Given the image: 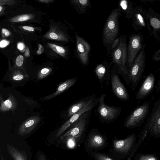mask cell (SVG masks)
<instances>
[{
  "mask_svg": "<svg viewBox=\"0 0 160 160\" xmlns=\"http://www.w3.org/2000/svg\"><path fill=\"white\" fill-rule=\"evenodd\" d=\"M143 38L140 33L133 34L130 37L127 48V65L130 67L143 45Z\"/></svg>",
  "mask_w": 160,
  "mask_h": 160,
  "instance_id": "6",
  "label": "cell"
},
{
  "mask_svg": "<svg viewBox=\"0 0 160 160\" xmlns=\"http://www.w3.org/2000/svg\"><path fill=\"white\" fill-rule=\"evenodd\" d=\"M150 102L149 100L144 102L131 113L126 121V127L133 128L140 125L148 114Z\"/></svg>",
  "mask_w": 160,
  "mask_h": 160,
  "instance_id": "4",
  "label": "cell"
},
{
  "mask_svg": "<svg viewBox=\"0 0 160 160\" xmlns=\"http://www.w3.org/2000/svg\"><path fill=\"white\" fill-rule=\"evenodd\" d=\"M39 160H46L44 156L43 155H39Z\"/></svg>",
  "mask_w": 160,
  "mask_h": 160,
  "instance_id": "42",
  "label": "cell"
},
{
  "mask_svg": "<svg viewBox=\"0 0 160 160\" xmlns=\"http://www.w3.org/2000/svg\"><path fill=\"white\" fill-rule=\"evenodd\" d=\"M153 60L155 61L160 60V49L157 51L152 57Z\"/></svg>",
  "mask_w": 160,
  "mask_h": 160,
  "instance_id": "33",
  "label": "cell"
},
{
  "mask_svg": "<svg viewBox=\"0 0 160 160\" xmlns=\"http://www.w3.org/2000/svg\"><path fill=\"white\" fill-rule=\"evenodd\" d=\"M9 42L8 41L3 40L1 41L0 43V46L1 48H3L7 46L9 44Z\"/></svg>",
  "mask_w": 160,
  "mask_h": 160,
  "instance_id": "34",
  "label": "cell"
},
{
  "mask_svg": "<svg viewBox=\"0 0 160 160\" xmlns=\"http://www.w3.org/2000/svg\"><path fill=\"white\" fill-rule=\"evenodd\" d=\"M77 49L78 56L82 63L86 64L88 59V54L90 50L89 44L82 37L76 35Z\"/></svg>",
  "mask_w": 160,
  "mask_h": 160,
  "instance_id": "13",
  "label": "cell"
},
{
  "mask_svg": "<svg viewBox=\"0 0 160 160\" xmlns=\"http://www.w3.org/2000/svg\"><path fill=\"white\" fill-rule=\"evenodd\" d=\"M95 72L98 78L101 81L104 79L106 72V69L104 65L100 64L96 67Z\"/></svg>",
  "mask_w": 160,
  "mask_h": 160,
  "instance_id": "23",
  "label": "cell"
},
{
  "mask_svg": "<svg viewBox=\"0 0 160 160\" xmlns=\"http://www.w3.org/2000/svg\"><path fill=\"white\" fill-rule=\"evenodd\" d=\"M77 80V78H76L67 80L59 85L55 92L41 98L40 100H48L56 97L72 86L75 83Z\"/></svg>",
  "mask_w": 160,
  "mask_h": 160,
  "instance_id": "18",
  "label": "cell"
},
{
  "mask_svg": "<svg viewBox=\"0 0 160 160\" xmlns=\"http://www.w3.org/2000/svg\"><path fill=\"white\" fill-rule=\"evenodd\" d=\"M113 62L119 70L124 74H128L126 65L127 62V48L126 37L121 38L117 46L114 48L112 54Z\"/></svg>",
  "mask_w": 160,
  "mask_h": 160,
  "instance_id": "3",
  "label": "cell"
},
{
  "mask_svg": "<svg viewBox=\"0 0 160 160\" xmlns=\"http://www.w3.org/2000/svg\"><path fill=\"white\" fill-rule=\"evenodd\" d=\"M18 49L22 50L23 48V45L22 43H19L18 45Z\"/></svg>",
  "mask_w": 160,
  "mask_h": 160,
  "instance_id": "41",
  "label": "cell"
},
{
  "mask_svg": "<svg viewBox=\"0 0 160 160\" xmlns=\"http://www.w3.org/2000/svg\"><path fill=\"white\" fill-rule=\"evenodd\" d=\"M2 33L6 37L8 36L10 34L9 32L7 29L5 28L2 29Z\"/></svg>",
  "mask_w": 160,
  "mask_h": 160,
  "instance_id": "36",
  "label": "cell"
},
{
  "mask_svg": "<svg viewBox=\"0 0 160 160\" xmlns=\"http://www.w3.org/2000/svg\"><path fill=\"white\" fill-rule=\"evenodd\" d=\"M105 96V94H102L100 97L98 111L99 116L103 119L108 121L112 120L118 116L120 112L121 108L106 105L104 103Z\"/></svg>",
  "mask_w": 160,
  "mask_h": 160,
  "instance_id": "9",
  "label": "cell"
},
{
  "mask_svg": "<svg viewBox=\"0 0 160 160\" xmlns=\"http://www.w3.org/2000/svg\"><path fill=\"white\" fill-rule=\"evenodd\" d=\"M88 101L83 100L72 105L68 111V117H71L79 111Z\"/></svg>",
  "mask_w": 160,
  "mask_h": 160,
  "instance_id": "20",
  "label": "cell"
},
{
  "mask_svg": "<svg viewBox=\"0 0 160 160\" xmlns=\"http://www.w3.org/2000/svg\"><path fill=\"white\" fill-rule=\"evenodd\" d=\"M96 101L94 98L88 100L87 103L79 111L70 117L60 128L57 132L55 137L60 136L69 127L72 125L84 113L92 110L96 105Z\"/></svg>",
  "mask_w": 160,
  "mask_h": 160,
  "instance_id": "10",
  "label": "cell"
},
{
  "mask_svg": "<svg viewBox=\"0 0 160 160\" xmlns=\"http://www.w3.org/2000/svg\"><path fill=\"white\" fill-rule=\"evenodd\" d=\"M139 160H157L154 156L151 155H143L141 156Z\"/></svg>",
  "mask_w": 160,
  "mask_h": 160,
  "instance_id": "31",
  "label": "cell"
},
{
  "mask_svg": "<svg viewBox=\"0 0 160 160\" xmlns=\"http://www.w3.org/2000/svg\"><path fill=\"white\" fill-rule=\"evenodd\" d=\"M49 36L50 37L53 39H56L58 38V35L55 33L52 32L50 33Z\"/></svg>",
  "mask_w": 160,
  "mask_h": 160,
  "instance_id": "37",
  "label": "cell"
},
{
  "mask_svg": "<svg viewBox=\"0 0 160 160\" xmlns=\"http://www.w3.org/2000/svg\"><path fill=\"white\" fill-rule=\"evenodd\" d=\"M156 89L157 92L159 91L160 90V78H159V79L158 81V82L157 83L156 87Z\"/></svg>",
  "mask_w": 160,
  "mask_h": 160,
  "instance_id": "40",
  "label": "cell"
},
{
  "mask_svg": "<svg viewBox=\"0 0 160 160\" xmlns=\"http://www.w3.org/2000/svg\"><path fill=\"white\" fill-rule=\"evenodd\" d=\"M123 9L126 11V15L128 18L132 17L133 9L132 3L128 1L124 0L121 1L120 3Z\"/></svg>",
  "mask_w": 160,
  "mask_h": 160,
  "instance_id": "22",
  "label": "cell"
},
{
  "mask_svg": "<svg viewBox=\"0 0 160 160\" xmlns=\"http://www.w3.org/2000/svg\"><path fill=\"white\" fill-rule=\"evenodd\" d=\"M23 57L22 56L20 55L17 58L16 60V64L18 67L21 66L23 62Z\"/></svg>",
  "mask_w": 160,
  "mask_h": 160,
  "instance_id": "32",
  "label": "cell"
},
{
  "mask_svg": "<svg viewBox=\"0 0 160 160\" xmlns=\"http://www.w3.org/2000/svg\"><path fill=\"white\" fill-rule=\"evenodd\" d=\"M24 55L26 57H28L30 56V52L28 48H26Z\"/></svg>",
  "mask_w": 160,
  "mask_h": 160,
  "instance_id": "39",
  "label": "cell"
},
{
  "mask_svg": "<svg viewBox=\"0 0 160 160\" xmlns=\"http://www.w3.org/2000/svg\"><path fill=\"white\" fill-rule=\"evenodd\" d=\"M134 139V136L132 135L123 140H115L113 142L114 148L121 153H127L131 148Z\"/></svg>",
  "mask_w": 160,
  "mask_h": 160,
  "instance_id": "16",
  "label": "cell"
},
{
  "mask_svg": "<svg viewBox=\"0 0 160 160\" xmlns=\"http://www.w3.org/2000/svg\"><path fill=\"white\" fill-rule=\"evenodd\" d=\"M104 142V138L99 134H96L93 135L90 138V145L93 148L100 147L103 145Z\"/></svg>",
  "mask_w": 160,
  "mask_h": 160,
  "instance_id": "21",
  "label": "cell"
},
{
  "mask_svg": "<svg viewBox=\"0 0 160 160\" xmlns=\"http://www.w3.org/2000/svg\"><path fill=\"white\" fill-rule=\"evenodd\" d=\"M30 18V16L27 15H23L13 18L12 21L13 22H22L28 20Z\"/></svg>",
  "mask_w": 160,
  "mask_h": 160,
  "instance_id": "28",
  "label": "cell"
},
{
  "mask_svg": "<svg viewBox=\"0 0 160 160\" xmlns=\"http://www.w3.org/2000/svg\"><path fill=\"white\" fill-rule=\"evenodd\" d=\"M145 127V131L152 135L160 133V98L154 103Z\"/></svg>",
  "mask_w": 160,
  "mask_h": 160,
  "instance_id": "5",
  "label": "cell"
},
{
  "mask_svg": "<svg viewBox=\"0 0 160 160\" xmlns=\"http://www.w3.org/2000/svg\"><path fill=\"white\" fill-rule=\"evenodd\" d=\"M144 44L130 67L128 77L131 84V89L133 91L138 85L145 68L146 57Z\"/></svg>",
  "mask_w": 160,
  "mask_h": 160,
  "instance_id": "1",
  "label": "cell"
},
{
  "mask_svg": "<svg viewBox=\"0 0 160 160\" xmlns=\"http://www.w3.org/2000/svg\"><path fill=\"white\" fill-rule=\"evenodd\" d=\"M155 80V77L153 73H151L148 75L136 93L137 100L143 99L148 96L154 87Z\"/></svg>",
  "mask_w": 160,
  "mask_h": 160,
  "instance_id": "11",
  "label": "cell"
},
{
  "mask_svg": "<svg viewBox=\"0 0 160 160\" xmlns=\"http://www.w3.org/2000/svg\"><path fill=\"white\" fill-rule=\"evenodd\" d=\"M2 9V7L1 6H0V12L1 11Z\"/></svg>",
  "mask_w": 160,
  "mask_h": 160,
  "instance_id": "45",
  "label": "cell"
},
{
  "mask_svg": "<svg viewBox=\"0 0 160 160\" xmlns=\"http://www.w3.org/2000/svg\"><path fill=\"white\" fill-rule=\"evenodd\" d=\"M146 11L140 6L134 8L133 18V26L135 30H140L147 26L145 18Z\"/></svg>",
  "mask_w": 160,
  "mask_h": 160,
  "instance_id": "14",
  "label": "cell"
},
{
  "mask_svg": "<svg viewBox=\"0 0 160 160\" xmlns=\"http://www.w3.org/2000/svg\"><path fill=\"white\" fill-rule=\"evenodd\" d=\"M63 141L66 142L67 146L70 148H74L76 146L77 142L75 138L72 137H68Z\"/></svg>",
  "mask_w": 160,
  "mask_h": 160,
  "instance_id": "25",
  "label": "cell"
},
{
  "mask_svg": "<svg viewBox=\"0 0 160 160\" xmlns=\"http://www.w3.org/2000/svg\"><path fill=\"white\" fill-rule=\"evenodd\" d=\"M145 18L149 32L157 41L160 40V14L150 8L146 11Z\"/></svg>",
  "mask_w": 160,
  "mask_h": 160,
  "instance_id": "8",
  "label": "cell"
},
{
  "mask_svg": "<svg viewBox=\"0 0 160 160\" xmlns=\"http://www.w3.org/2000/svg\"><path fill=\"white\" fill-rule=\"evenodd\" d=\"M73 3L77 5L80 11L84 12L89 4V1L88 0H76L73 1Z\"/></svg>",
  "mask_w": 160,
  "mask_h": 160,
  "instance_id": "24",
  "label": "cell"
},
{
  "mask_svg": "<svg viewBox=\"0 0 160 160\" xmlns=\"http://www.w3.org/2000/svg\"><path fill=\"white\" fill-rule=\"evenodd\" d=\"M119 13V10L116 9L112 12L107 20L103 30L104 41L107 43H112L118 33Z\"/></svg>",
  "mask_w": 160,
  "mask_h": 160,
  "instance_id": "2",
  "label": "cell"
},
{
  "mask_svg": "<svg viewBox=\"0 0 160 160\" xmlns=\"http://www.w3.org/2000/svg\"><path fill=\"white\" fill-rule=\"evenodd\" d=\"M22 28L25 30L30 31H33L34 30L33 28L30 26H24Z\"/></svg>",
  "mask_w": 160,
  "mask_h": 160,
  "instance_id": "38",
  "label": "cell"
},
{
  "mask_svg": "<svg viewBox=\"0 0 160 160\" xmlns=\"http://www.w3.org/2000/svg\"><path fill=\"white\" fill-rule=\"evenodd\" d=\"M28 78L25 77L22 74L20 73H15L12 75L10 79L15 81H20L25 79Z\"/></svg>",
  "mask_w": 160,
  "mask_h": 160,
  "instance_id": "26",
  "label": "cell"
},
{
  "mask_svg": "<svg viewBox=\"0 0 160 160\" xmlns=\"http://www.w3.org/2000/svg\"><path fill=\"white\" fill-rule=\"evenodd\" d=\"M50 72V70L45 68L42 69L39 73L38 78V79H41L44 78L47 76Z\"/></svg>",
  "mask_w": 160,
  "mask_h": 160,
  "instance_id": "27",
  "label": "cell"
},
{
  "mask_svg": "<svg viewBox=\"0 0 160 160\" xmlns=\"http://www.w3.org/2000/svg\"><path fill=\"white\" fill-rule=\"evenodd\" d=\"M120 41V39L118 38H117L116 40L114 41L112 43V48H114L118 45Z\"/></svg>",
  "mask_w": 160,
  "mask_h": 160,
  "instance_id": "35",
  "label": "cell"
},
{
  "mask_svg": "<svg viewBox=\"0 0 160 160\" xmlns=\"http://www.w3.org/2000/svg\"><path fill=\"white\" fill-rule=\"evenodd\" d=\"M89 114L88 112L83 114L73 124L71 128L61 137V139L63 140L68 137H72L78 141L85 129L88 120Z\"/></svg>",
  "mask_w": 160,
  "mask_h": 160,
  "instance_id": "7",
  "label": "cell"
},
{
  "mask_svg": "<svg viewBox=\"0 0 160 160\" xmlns=\"http://www.w3.org/2000/svg\"><path fill=\"white\" fill-rule=\"evenodd\" d=\"M48 44L52 49L53 50L55 49L56 50L60 53L64 54L65 52V49L62 47L54 44L51 43H48Z\"/></svg>",
  "mask_w": 160,
  "mask_h": 160,
  "instance_id": "29",
  "label": "cell"
},
{
  "mask_svg": "<svg viewBox=\"0 0 160 160\" xmlns=\"http://www.w3.org/2000/svg\"><path fill=\"white\" fill-rule=\"evenodd\" d=\"M1 160H4V158L1 155Z\"/></svg>",
  "mask_w": 160,
  "mask_h": 160,
  "instance_id": "44",
  "label": "cell"
},
{
  "mask_svg": "<svg viewBox=\"0 0 160 160\" xmlns=\"http://www.w3.org/2000/svg\"><path fill=\"white\" fill-rule=\"evenodd\" d=\"M0 111L1 112L12 110L14 113L15 110L17 109L18 102L16 98L11 93L9 94L8 98L4 101L0 94Z\"/></svg>",
  "mask_w": 160,
  "mask_h": 160,
  "instance_id": "17",
  "label": "cell"
},
{
  "mask_svg": "<svg viewBox=\"0 0 160 160\" xmlns=\"http://www.w3.org/2000/svg\"><path fill=\"white\" fill-rule=\"evenodd\" d=\"M94 156L98 160H113L99 153H95Z\"/></svg>",
  "mask_w": 160,
  "mask_h": 160,
  "instance_id": "30",
  "label": "cell"
},
{
  "mask_svg": "<svg viewBox=\"0 0 160 160\" xmlns=\"http://www.w3.org/2000/svg\"><path fill=\"white\" fill-rule=\"evenodd\" d=\"M39 48L38 51L37 52V53H38V54H40L42 53V51L41 50V48L42 47V46L40 44L39 45Z\"/></svg>",
  "mask_w": 160,
  "mask_h": 160,
  "instance_id": "43",
  "label": "cell"
},
{
  "mask_svg": "<svg viewBox=\"0 0 160 160\" xmlns=\"http://www.w3.org/2000/svg\"><path fill=\"white\" fill-rule=\"evenodd\" d=\"M111 84L113 92L117 97L123 100H127L129 99V96L127 91L117 74L114 73L112 74Z\"/></svg>",
  "mask_w": 160,
  "mask_h": 160,
  "instance_id": "12",
  "label": "cell"
},
{
  "mask_svg": "<svg viewBox=\"0 0 160 160\" xmlns=\"http://www.w3.org/2000/svg\"><path fill=\"white\" fill-rule=\"evenodd\" d=\"M7 148L9 153L14 160H27L26 154L24 151H20L9 144L7 145Z\"/></svg>",
  "mask_w": 160,
  "mask_h": 160,
  "instance_id": "19",
  "label": "cell"
},
{
  "mask_svg": "<svg viewBox=\"0 0 160 160\" xmlns=\"http://www.w3.org/2000/svg\"><path fill=\"white\" fill-rule=\"evenodd\" d=\"M40 120V118L37 116L28 118L20 126L18 131V134L24 136L28 134L37 127Z\"/></svg>",
  "mask_w": 160,
  "mask_h": 160,
  "instance_id": "15",
  "label": "cell"
}]
</instances>
